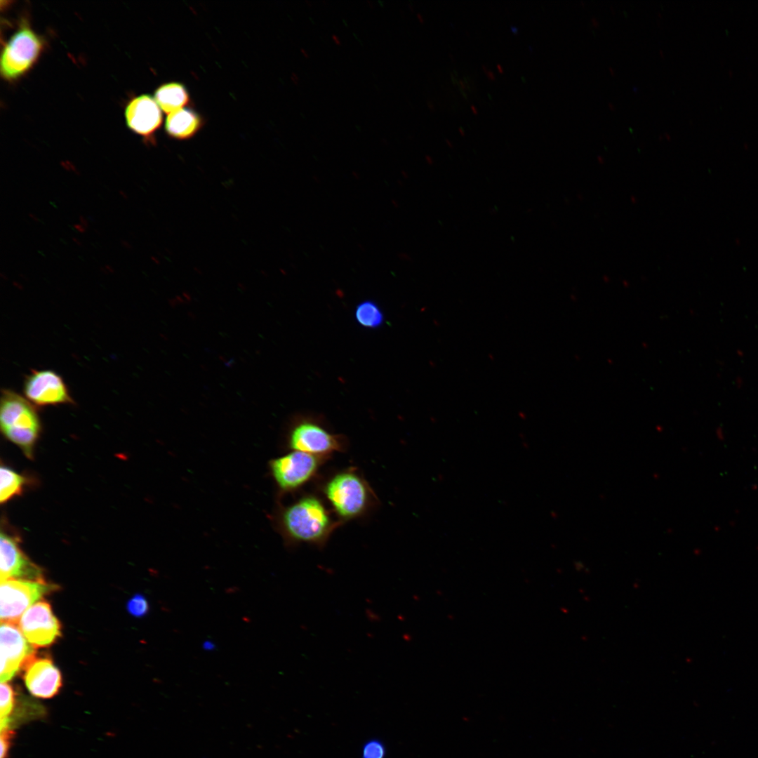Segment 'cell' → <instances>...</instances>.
I'll return each instance as SVG.
<instances>
[{
    "instance_id": "cell-27",
    "label": "cell",
    "mask_w": 758,
    "mask_h": 758,
    "mask_svg": "<svg viewBox=\"0 0 758 758\" xmlns=\"http://www.w3.org/2000/svg\"><path fill=\"white\" fill-rule=\"evenodd\" d=\"M417 17H418V18L420 20V21L421 22H424V19H423V15L421 14L418 13H417Z\"/></svg>"
},
{
    "instance_id": "cell-25",
    "label": "cell",
    "mask_w": 758,
    "mask_h": 758,
    "mask_svg": "<svg viewBox=\"0 0 758 758\" xmlns=\"http://www.w3.org/2000/svg\"><path fill=\"white\" fill-rule=\"evenodd\" d=\"M427 105H428V107H430V108L431 109H434V103H433V102H432V101L428 100V101H427Z\"/></svg>"
},
{
    "instance_id": "cell-28",
    "label": "cell",
    "mask_w": 758,
    "mask_h": 758,
    "mask_svg": "<svg viewBox=\"0 0 758 758\" xmlns=\"http://www.w3.org/2000/svg\"><path fill=\"white\" fill-rule=\"evenodd\" d=\"M496 66H497V68H498V71L500 72L503 73V69L502 66L500 64H497Z\"/></svg>"
},
{
    "instance_id": "cell-29",
    "label": "cell",
    "mask_w": 758,
    "mask_h": 758,
    "mask_svg": "<svg viewBox=\"0 0 758 758\" xmlns=\"http://www.w3.org/2000/svg\"><path fill=\"white\" fill-rule=\"evenodd\" d=\"M470 107H471V109H472V111L474 112V114H477V113H478V111H477V109H476V107H475V106H474V105H471Z\"/></svg>"
},
{
    "instance_id": "cell-12",
    "label": "cell",
    "mask_w": 758,
    "mask_h": 758,
    "mask_svg": "<svg viewBox=\"0 0 758 758\" xmlns=\"http://www.w3.org/2000/svg\"><path fill=\"white\" fill-rule=\"evenodd\" d=\"M23 679L29 693L41 698H50L62 686L60 671L48 658H34L25 667Z\"/></svg>"
},
{
    "instance_id": "cell-6",
    "label": "cell",
    "mask_w": 758,
    "mask_h": 758,
    "mask_svg": "<svg viewBox=\"0 0 758 758\" xmlns=\"http://www.w3.org/2000/svg\"><path fill=\"white\" fill-rule=\"evenodd\" d=\"M288 442L293 451L324 457L343 451L347 446L346 438L331 432L319 420L312 417L298 418L293 423Z\"/></svg>"
},
{
    "instance_id": "cell-32",
    "label": "cell",
    "mask_w": 758,
    "mask_h": 758,
    "mask_svg": "<svg viewBox=\"0 0 758 758\" xmlns=\"http://www.w3.org/2000/svg\"><path fill=\"white\" fill-rule=\"evenodd\" d=\"M511 29H512V31H513L514 32H517V27H514V26H511Z\"/></svg>"
},
{
    "instance_id": "cell-14",
    "label": "cell",
    "mask_w": 758,
    "mask_h": 758,
    "mask_svg": "<svg viewBox=\"0 0 758 758\" xmlns=\"http://www.w3.org/2000/svg\"><path fill=\"white\" fill-rule=\"evenodd\" d=\"M201 126V120L199 116L187 108L169 114L165 122L167 133L178 140L192 138L197 133Z\"/></svg>"
},
{
    "instance_id": "cell-24",
    "label": "cell",
    "mask_w": 758,
    "mask_h": 758,
    "mask_svg": "<svg viewBox=\"0 0 758 758\" xmlns=\"http://www.w3.org/2000/svg\"><path fill=\"white\" fill-rule=\"evenodd\" d=\"M204 646L208 650L211 649L213 647V644L210 641H206V643H204Z\"/></svg>"
},
{
    "instance_id": "cell-13",
    "label": "cell",
    "mask_w": 758,
    "mask_h": 758,
    "mask_svg": "<svg viewBox=\"0 0 758 758\" xmlns=\"http://www.w3.org/2000/svg\"><path fill=\"white\" fill-rule=\"evenodd\" d=\"M125 118L131 130L145 137L152 135L162 123L161 109L148 95L132 99L126 107Z\"/></svg>"
},
{
    "instance_id": "cell-1",
    "label": "cell",
    "mask_w": 758,
    "mask_h": 758,
    "mask_svg": "<svg viewBox=\"0 0 758 758\" xmlns=\"http://www.w3.org/2000/svg\"><path fill=\"white\" fill-rule=\"evenodd\" d=\"M339 522L314 495H305L284 508L279 517L280 527L288 540L319 547L325 545Z\"/></svg>"
},
{
    "instance_id": "cell-2",
    "label": "cell",
    "mask_w": 758,
    "mask_h": 758,
    "mask_svg": "<svg viewBox=\"0 0 758 758\" xmlns=\"http://www.w3.org/2000/svg\"><path fill=\"white\" fill-rule=\"evenodd\" d=\"M322 491L341 522L364 515L375 502L370 486L354 469L332 476Z\"/></svg>"
},
{
    "instance_id": "cell-21",
    "label": "cell",
    "mask_w": 758,
    "mask_h": 758,
    "mask_svg": "<svg viewBox=\"0 0 758 758\" xmlns=\"http://www.w3.org/2000/svg\"><path fill=\"white\" fill-rule=\"evenodd\" d=\"M1 757L5 758L9 747L10 732L7 729L1 731Z\"/></svg>"
},
{
    "instance_id": "cell-10",
    "label": "cell",
    "mask_w": 758,
    "mask_h": 758,
    "mask_svg": "<svg viewBox=\"0 0 758 758\" xmlns=\"http://www.w3.org/2000/svg\"><path fill=\"white\" fill-rule=\"evenodd\" d=\"M23 387L26 399L38 406L73 403L65 383L51 370L32 371Z\"/></svg>"
},
{
    "instance_id": "cell-18",
    "label": "cell",
    "mask_w": 758,
    "mask_h": 758,
    "mask_svg": "<svg viewBox=\"0 0 758 758\" xmlns=\"http://www.w3.org/2000/svg\"><path fill=\"white\" fill-rule=\"evenodd\" d=\"M1 731L8 729L10 718L15 703V695L12 687L6 682L1 683Z\"/></svg>"
},
{
    "instance_id": "cell-30",
    "label": "cell",
    "mask_w": 758,
    "mask_h": 758,
    "mask_svg": "<svg viewBox=\"0 0 758 758\" xmlns=\"http://www.w3.org/2000/svg\"><path fill=\"white\" fill-rule=\"evenodd\" d=\"M458 129H459V131L461 133V134L463 135H464L465 131H464L463 128L462 127H459Z\"/></svg>"
},
{
    "instance_id": "cell-4",
    "label": "cell",
    "mask_w": 758,
    "mask_h": 758,
    "mask_svg": "<svg viewBox=\"0 0 758 758\" xmlns=\"http://www.w3.org/2000/svg\"><path fill=\"white\" fill-rule=\"evenodd\" d=\"M44 41L23 22L11 36L1 55V74L7 81H15L27 73L44 50Z\"/></svg>"
},
{
    "instance_id": "cell-15",
    "label": "cell",
    "mask_w": 758,
    "mask_h": 758,
    "mask_svg": "<svg viewBox=\"0 0 758 758\" xmlns=\"http://www.w3.org/2000/svg\"><path fill=\"white\" fill-rule=\"evenodd\" d=\"M154 100L161 109L169 114L182 109L188 103L190 98L182 84L171 82L163 84L156 90Z\"/></svg>"
},
{
    "instance_id": "cell-22",
    "label": "cell",
    "mask_w": 758,
    "mask_h": 758,
    "mask_svg": "<svg viewBox=\"0 0 758 758\" xmlns=\"http://www.w3.org/2000/svg\"><path fill=\"white\" fill-rule=\"evenodd\" d=\"M486 75L488 76V77H489V79H492V80H494V79H495V78H496V76H495L494 73H493V72H492L491 70H489V69H488V71H487V72H486Z\"/></svg>"
},
{
    "instance_id": "cell-23",
    "label": "cell",
    "mask_w": 758,
    "mask_h": 758,
    "mask_svg": "<svg viewBox=\"0 0 758 758\" xmlns=\"http://www.w3.org/2000/svg\"><path fill=\"white\" fill-rule=\"evenodd\" d=\"M332 39L336 44L340 45L341 44L340 38L337 35L333 34Z\"/></svg>"
},
{
    "instance_id": "cell-33",
    "label": "cell",
    "mask_w": 758,
    "mask_h": 758,
    "mask_svg": "<svg viewBox=\"0 0 758 758\" xmlns=\"http://www.w3.org/2000/svg\"><path fill=\"white\" fill-rule=\"evenodd\" d=\"M446 141L450 145V147H453L452 143L448 139H446Z\"/></svg>"
},
{
    "instance_id": "cell-9",
    "label": "cell",
    "mask_w": 758,
    "mask_h": 758,
    "mask_svg": "<svg viewBox=\"0 0 758 758\" xmlns=\"http://www.w3.org/2000/svg\"><path fill=\"white\" fill-rule=\"evenodd\" d=\"M18 625L27 640L34 648L51 646L61 636L60 623L53 614L50 604L44 600L27 609Z\"/></svg>"
},
{
    "instance_id": "cell-16",
    "label": "cell",
    "mask_w": 758,
    "mask_h": 758,
    "mask_svg": "<svg viewBox=\"0 0 758 758\" xmlns=\"http://www.w3.org/2000/svg\"><path fill=\"white\" fill-rule=\"evenodd\" d=\"M0 501L7 502L11 498L22 493L26 479L12 469L1 466L0 470Z\"/></svg>"
},
{
    "instance_id": "cell-20",
    "label": "cell",
    "mask_w": 758,
    "mask_h": 758,
    "mask_svg": "<svg viewBox=\"0 0 758 758\" xmlns=\"http://www.w3.org/2000/svg\"><path fill=\"white\" fill-rule=\"evenodd\" d=\"M385 745L377 739L366 742L362 749V758H385Z\"/></svg>"
},
{
    "instance_id": "cell-8",
    "label": "cell",
    "mask_w": 758,
    "mask_h": 758,
    "mask_svg": "<svg viewBox=\"0 0 758 758\" xmlns=\"http://www.w3.org/2000/svg\"><path fill=\"white\" fill-rule=\"evenodd\" d=\"M1 683L11 680L35 658L34 647L15 624L1 622Z\"/></svg>"
},
{
    "instance_id": "cell-17",
    "label": "cell",
    "mask_w": 758,
    "mask_h": 758,
    "mask_svg": "<svg viewBox=\"0 0 758 758\" xmlns=\"http://www.w3.org/2000/svg\"><path fill=\"white\" fill-rule=\"evenodd\" d=\"M357 323L365 328H376L384 322L383 313L378 305L371 300L359 302L354 311Z\"/></svg>"
},
{
    "instance_id": "cell-11",
    "label": "cell",
    "mask_w": 758,
    "mask_h": 758,
    "mask_svg": "<svg viewBox=\"0 0 758 758\" xmlns=\"http://www.w3.org/2000/svg\"><path fill=\"white\" fill-rule=\"evenodd\" d=\"M11 578L40 580L41 568L32 562L21 550L18 538L1 531L0 536V580Z\"/></svg>"
},
{
    "instance_id": "cell-19",
    "label": "cell",
    "mask_w": 758,
    "mask_h": 758,
    "mask_svg": "<svg viewBox=\"0 0 758 758\" xmlns=\"http://www.w3.org/2000/svg\"><path fill=\"white\" fill-rule=\"evenodd\" d=\"M126 609L132 616L141 618L148 613L149 606L144 595L135 594L127 601Z\"/></svg>"
},
{
    "instance_id": "cell-5",
    "label": "cell",
    "mask_w": 758,
    "mask_h": 758,
    "mask_svg": "<svg viewBox=\"0 0 758 758\" xmlns=\"http://www.w3.org/2000/svg\"><path fill=\"white\" fill-rule=\"evenodd\" d=\"M58 586L44 579L11 578L1 581V622L18 624L21 615L44 595L57 590Z\"/></svg>"
},
{
    "instance_id": "cell-3",
    "label": "cell",
    "mask_w": 758,
    "mask_h": 758,
    "mask_svg": "<svg viewBox=\"0 0 758 758\" xmlns=\"http://www.w3.org/2000/svg\"><path fill=\"white\" fill-rule=\"evenodd\" d=\"M0 426L4 436L18 445L28 457L41 431V423L33 405L19 394L4 389L0 403Z\"/></svg>"
},
{
    "instance_id": "cell-34",
    "label": "cell",
    "mask_w": 758,
    "mask_h": 758,
    "mask_svg": "<svg viewBox=\"0 0 758 758\" xmlns=\"http://www.w3.org/2000/svg\"><path fill=\"white\" fill-rule=\"evenodd\" d=\"M449 55H450V57L451 58V59H452V60H453V59H454V58H453V55H452L451 53H449Z\"/></svg>"
},
{
    "instance_id": "cell-7",
    "label": "cell",
    "mask_w": 758,
    "mask_h": 758,
    "mask_svg": "<svg viewBox=\"0 0 758 758\" xmlns=\"http://www.w3.org/2000/svg\"><path fill=\"white\" fill-rule=\"evenodd\" d=\"M326 457L293 451L270 462L272 474L283 491L300 488L317 473Z\"/></svg>"
},
{
    "instance_id": "cell-26",
    "label": "cell",
    "mask_w": 758,
    "mask_h": 758,
    "mask_svg": "<svg viewBox=\"0 0 758 758\" xmlns=\"http://www.w3.org/2000/svg\"><path fill=\"white\" fill-rule=\"evenodd\" d=\"M458 82L463 89H465L467 88V85L465 84V83L463 82V81L459 80Z\"/></svg>"
},
{
    "instance_id": "cell-31",
    "label": "cell",
    "mask_w": 758,
    "mask_h": 758,
    "mask_svg": "<svg viewBox=\"0 0 758 758\" xmlns=\"http://www.w3.org/2000/svg\"><path fill=\"white\" fill-rule=\"evenodd\" d=\"M482 68H483V69L484 70L485 72H486L488 70V69L487 68V67L485 65H482Z\"/></svg>"
}]
</instances>
